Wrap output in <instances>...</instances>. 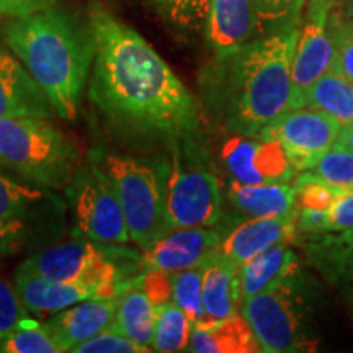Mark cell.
Segmentation results:
<instances>
[{
    "mask_svg": "<svg viewBox=\"0 0 353 353\" xmlns=\"http://www.w3.org/2000/svg\"><path fill=\"white\" fill-rule=\"evenodd\" d=\"M334 72L341 74L353 82V17H345L343 13L335 17L334 23Z\"/></svg>",
    "mask_w": 353,
    "mask_h": 353,
    "instance_id": "35",
    "label": "cell"
},
{
    "mask_svg": "<svg viewBox=\"0 0 353 353\" xmlns=\"http://www.w3.org/2000/svg\"><path fill=\"white\" fill-rule=\"evenodd\" d=\"M13 286L26 311L37 314L59 312L88 298H97V290L92 286L63 283L21 267L17 268Z\"/></svg>",
    "mask_w": 353,
    "mask_h": 353,
    "instance_id": "20",
    "label": "cell"
},
{
    "mask_svg": "<svg viewBox=\"0 0 353 353\" xmlns=\"http://www.w3.org/2000/svg\"><path fill=\"white\" fill-rule=\"evenodd\" d=\"M156 312L157 319L152 350L162 353L187 350L193 330L187 314L174 301L159 304Z\"/></svg>",
    "mask_w": 353,
    "mask_h": 353,
    "instance_id": "28",
    "label": "cell"
},
{
    "mask_svg": "<svg viewBox=\"0 0 353 353\" xmlns=\"http://www.w3.org/2000/svg\"><path fill=\"white\" fill-rule=\"evenodd\" d=\"M72 352L76 353H145L148 348L141 343L131 341L130 337L117 332L113 327H110L103 332L88 339L77 345Z\"/></svg>",
    "mask_w": 353,
    "mask_h": 353,
    "instance_id": "37",
    "label": "cell"
},
{
    "mask_svg": "<svg viewBox=\"0 0 353 353\" xmlns=\"http://www.w3.org/2000/svg\"><path fill=\"white\" fill-rule=\"evenodd\" d=\"M198 138L169 144V152L156 162L172 229L213 228L223 216L219 180L210 169Z\"/></svg>",
    "mask_w": 353,
    "mask_h": 353,
    "instance_id": "5",
    "label": "cell"
},
{
    "mask_svg": "<svg viewBox=\"0 0 353 353\" xmlns=\"http://www.w3.org/2000/svg\"><path fill=\"white\" fill-rule=\"evenodd\" d=\"M298 232L306 236L353 229V190H345L324 210L298 208Z\"/></svg>",
    "mask_w": 353,
    "mask_h": 353,
    "instance_id": "27",
    "label": "cell"
},
{
    "mask_svg": "<svg viewBox=\"0 0 353 353\" xmlns=\"http://www.w3.org/2000/svg\"><path fill=\"white\" fill-rule=\"evenodd\" d=\"M335 144L341 145L343 149H347V151L353 152V121L341 128V132H339L337 143Z\"/></svg>",
    "mask_w": 353,
    "mask_h": 353,
    "instance_id": "41",
    "label": "cell"
},
{
    "mask_svg": "<svg viewBox=\"0 0 353 353\" xmlns=\"http://www.w3.org/2000/svg\"><path fill=\"white\" fill-rule=\"evenodd\" d=\"M298 210L273 218H249L236 226L216 247V252L241 267L249 259L280 244L296 239Z\"/></svg>",
    "mask_w": 353,
    "mask_h": 353,
    "instance_id": "15",
    "label": "cell"
},
{
    "mask_svg": "<svg viewBox=\"0 0 353 353\" xmlns=\"http://www.w3.org/2000/svg\"><path fill=\"white\" fill-rule=\"evenodd\" d=\"M294 188H296L298 208H317L324 210L332 205V201L345 190L332 187L324 180L317 179L309 172H301L294 179Z\"/></svg>",
    "mask_w": 353,
    "mask_h": 353,
    "instance_id": "34",
    "label": "cell"
},
{
    "mask_svg": "<svg viewBox=\"0 0 353 353\" xmlns=\"http://www.w3.org/2000/svg\"><path fill=\"white\" fill-rule=\"evenodd\" d=\"M291 242H280L249 259L239 267L241 301L276 285L291 273L299 270L296 254L291 250Z\"/></svg>",
    "mask_w": 353,
    "mask_h": 353,
    "instance_id": "23",
    "label": "cell"
},
{
    "mask_svg": "<svg viewBox=\"0 0 353 353\" xmlns=\"http://www.w3.org/2000/svg\"><path fill=\"white\" fill-rule=\"evenodd\" d=\"M337 0H309L299 25L291 70L290 108L303 107V95L334 64V23Z\"/></svg>",
    "mask_w": 353,
    "mask_h": 353,
    "instance_id": "10",
    "label": "cell"
},
{
    "mask_svg": "<svg viewBox=\"0 0 353 353\" xmlns=\"http://www.w3.org/2000/svg\"><path fill=\"white\" fill-rule=\"evenodd\" d=\"M92 161L107 174L120 198L130 237L145 252L170 231L156 162L120 154L97 152Z\"/></svg>",
    "mask_w": 353,
    "mask_h": 353,
    "instance_id": "8",
    "label": "cell"
},
{
    "mask_svg": "<svg viewBox=\"0 0 353 353\" xmlns=\"http://www.w3.org/2000/svg\"><path fill=\"white\" fill-rule=\"evenodd\" d=\"M156 319V304L139 286L126 281L125 290L118 294V309L112 327L151 352Z\"/></svg>",
    "mask_w": 353,
    "mask_h": 353,
    "instance_id": "25",
    "label": "cell"
},
{
    "mask_svg": "<svg viewBox=\"0 0 353 353\" xmlns=\"http://www.w3.org/2000/svg\"><path fill=\"white\" fill-rule=\"evenodd\" d=\"M131 283L139 286L156 306L174 299V286H172L170 272L145 270L144 275L136 278Z\"/></svg>",
    "mask_w": 353,
    "mask_h": 353,
    "instance_id": "38",
    "label": "cell"
},
{
    "mask_svg": "<svg viewBox=\"0 0 353 353\" xmlns=\"http://www.w3.org/2000/svg\"><path fill=\"white\" fill-rule=\"evenodd\" d=\"M221 162L232 180L245 185L290 182L296 174L285 149L276 141L239 136L226 141Z\"/></svg>",
    "mask_w": 353,
    "mask_h": 353,
    "instance_id": "12",
    "label": "cell"
},
{
    "mask_svg": "<svg viewBox=\"0 0 353 353\" xmlns=\"http://www.w3.org/2000/svg\"><path fill=\"white\" fill-rule=\"evenodd\" d=\"M341 128L335 118L319 110L290 108L268 123L257 138L276 141L296 172H306L337 143Z\"/></svg>",
    "mask_w": 353,
    "mask_h": 353,
    "instance_id": "11",
    "label": "cell"
},
{
    "mask_svg": "<svg viewBox=\"0 0 353 353\" xmlns=\"http://www.w3.org/2000/svg\"><path fill=\"white\" fill-rule=\"evenodd\" d=\"M64 348L48 332L44 324L30 319L25 325L0 337V353H61Z\"/></svg>",
    "mask_w": 353,
    "mask_h": 353,
    "instance_id": "31",
    "label": "cell"
},
{
    "mask_svg": "<svg viewBox=\"0 0 353 353\" xmlns=\"http://www.w3.org/2000/svg\"><path fill=\"white\" fill-rule=\"evenodd\" d=\"M56 110L23 63L0 41V118H52Z\"/></svg>",
    "mask_w": 353,
    "mask_h": 353,
    "instance_id": "14",
    "label": "cell"
},
{
    "mask_svg": "<svg viewBox=\"0 0 353 353\" xmlns=\"http://www.w3.org/2000/svg\"><path fill=\"white\" fill-rule=\"evenodd\" d=\"M3 43L23 63L63 120H76L88 74L95 61L90 23L74 13L50 7L12 19Z\"/></svg>",
    "mask_w": 353,
    "mask_h": 353,
    "instance_id": "3",
    "label": "cell"
},
{
    "mask_svg": "<svg viewBox=\"0 0 353 353\" xmlns=\"http://www.w3.org/2000/svg\"><path fill=\"white\" fill-rule=\"evenodd\" d=\"M188 352L195 353H252L259 342L242 314H236L210 327H193Z\"/></svg>",
    "mask_w": 353,
    "mask_h": 353,
    "instance_id": "24",
    "label": "cell"
},
{
    "mask_svg": "<svg viewBox=\"0 0 353 353\" xmlns=\"http://www.w3.org/2000/svg\"><path fill=\"white\" fill-rule=\"evenodd\" d=\"M57 0H0V17L17 19L54 7Z\"/></svg>",
    "mask_w": 353,
    "mask_h": 353,
    "instance_id": "40",
    "label": "cell"
},
{
    "mask_svg": "<svg viewBox=\"0 0 353 353\" xmlns=\"http://www.w3.org/2000/svg\"><path fill=\"white\" fill-rule=\"evenodd\" d=\"M88 23L95 39L88 97L114 134L165 145L200 134L201 103L151 44L99 2Z\"/></svg>",
    "mask_w": 353,
    "mask_h": 353,
    "instance_id": "1",
    "label": "cell"
},
{
    "mask_svg": "<svg viewBox=\"0 0 353 353\" xmlns=\"http://www.w3.org/2000/svg\"><path fill=\"white\" fill-rule=\"evenodd\" d=\"M211 0H149L162 19L180 30H195L206 23Z\"/></svg>",
    "mask_w": 353,
    "mask_h": 353,
    "instance_id": "32",
    "label": "cell"
},
{
    "mask_svg": "<svg viewBox=\"0 0 353 353\" xmlns=\"http://www.w3.org/2000/svg\"><path fill=\"white\" fill-rule=\"evenodd\" d=\"M303 249L307 263L353 307V229L309 236Z\"/></svg>",
    "mask_w": 353,
    "mask_h": 353,
    "instance_id": "17",
    "label": "cell"
},
{
    "mask_svg": "<svg viewBox=\"0 0 353 353\" xmlns=\"http://www.w3.org/2000/svg\"><path fill=\"white\" fill-rule=\"evenodd\" d=\"M306 172L324 180L332 187L341 190H353V152L334 144L319 159V162L311 170Z\"/></svg>",
    "mask_w": 353,
    "mask_h": 353,
    "instance_id": "33",
    "label": "cell"
},
{
    "mask_svg": "<svg viewBox=\"0 0 353 353\" xmlns=\"http://www.w3.org/2000/svg\"><path fill=\"white\" fill-rule=\"evenodd\" d=\"M299 28L255 38L214 54L198 79L201 107L232 134L257 138L290 110L291 70Z\"/></svg>",
    "mask_w": 353,
    "mask_h": 353,
    "instance_id": "2",
    "label": "cell"
},
{
    "mask_svg": "<svg viewBox=\"0 0 353 353\" xmlns=\"http://www.w3.org/2000/svg\"><path fill=\"white\" fill-rule=\"evenodd\" d=\"M303 107L330 114L341 125L353 121V82L329 70L304 92Z\"/></svg>",
    "mask_w": 353,
    "mask_h": 353,
    "instance_id": "26",
    "label": "cell"
},
{
    "mask_svg": "<svg viewBox=\"0 0 353 353\" xmlns=\"http://www.w3.org/2000/svg\"><path fill=\"white\" fill-rule=\"evenodd\" d=\"M221 232L210 228H176L159 239L151 249L143 252L141 267L144 270L182 272L196 267L213 254L219 242Z\"/></svg>",
    "mask_w": 353,
    "mask_h": 353,
    "instance_id": "13",
    "label": "cell"
},
{
    "mask_svg": "<svg viewBox=\"0 0 353 353\" xmlns=\"http://www.w3.org/2000/svg\"><path fill=\"white\" fill-rule=\"evenodd\" d=\"M64 205L43 190L20 183L0 172V223L50 219L63 221Z\"/></svg>",
    "mask_w": 353,
    "mask_h": 353,
    "instance_id": "22",
    "label": "cell"
},
{
    "mask_svg": "<svg viewBox=\"0 0 353 353\" xmlns=\"http://www.w3.org/2000/svg\"><path fill=\"white\" fill-rule=\"evenodd\" d=\"M30 229L25 221L0 223V259L20 252L30 239Z\"/></svg>",
    "mask_w": 353,
    "mask_h": 353,
    "instance_id": "39",
    "label": "cell"
},
{
    "mask_svg": "<svg viewBox=\"0 0 353 353\" xmlns=\"http://www.w3.org/2000/svg\"><path fill=\"white\" fill-rule=\"evenodd\" d=\"M206 38L214 54H226L259 38L252 0H211Z\"/></svg>",
    "mask_w": 353,
    "mask_h": 353,
    "instance_id": "19",
    "label": "cell"
},
{
    "mask_svg": "<svg viewBox=\"0 0 353 353\" xmlns=\"http://www.w3.org/2000/svg\"><path fill=\"white\" fill-rule=\"evenodd\" d=\"M76 141L46 118H0V167L41 188L61 190L79 169Z\"/></svg>",
    "mask_w": 353,
    "mask_h": 353,
    "instance_id": "4",
    "label": "cell"
},
{
    "mask_svg": "<svg viewBox=\"0 0 353 353\" xmlns=\"http://www.w3.org/2000/svg\"><path fill=\"white\" fill-rule=\"evenodd\" d=\"M228 200L237 213L249 218H273L298 210L296 188L290 182L245 185L231 180Z\"/></svg>",
    "mask_w": 353,
    "mask_h": 353,
    "instance_id": "21",
    "label": "cell"
},
{
    "mask_svg": "<svg viewBox=\"0 0 353 353\" xmlns=\"http://www.w3.org/2000/svg\"><path fill=\"white\" fill-rule=\"evenodd\" d=\"M201 265V299L205 322L198 327H210L216 322L239 314V267L216 250Z\"/></svg>",
    "mask_w": 353,
    "mask_h": 353,
    "instance_id": "18",
    "label": "cell"
},
{
    "mask_svg": "<svg viewBox=\"0 0 353 353\" xmlns=\"http://www.w3.org/2000/svg\"><path fill=\"white\" fill-rule=\"evenodd\" d=\"M203 265L187 268V270L172 273V286H174V301L192 322L198 327L205 322V309L201 299Z\"/></svg>",
    "mask_w": 353,
    "mask_h": 353,
    "instance_id": "30",
    "label": "cell"
},
{
    "mask_svg": "<svg viewBox=\"0 0 353 353\" xmlns=\"http://www.w3.org/2000/svg\"><path fill=\"white\" fill-rule=\"evenodd\" d=\"M343 6V15L353 17V0H342Z\"/></svg>",
    "mask_w": 353,
    "mask_h": 353,
    "instance_id": "42",
    "label": "cell"
},
{
    "mask_svg": "<svg viewBox=\"0 0 353 353\" xmlns=\"http://www.w3.org/2000/svg\"><path fill=\"white\" fill-rule=\"evenodd\" d=\"M299 281L298 270L241 301V314L249 322L260 352L293 353L316 348L311 307Z\"/></svg>",
    "mask_w": 353,
    "mask_h": 353,
    "instance_id": "7",
    "label": "cell"
},
{
    "mask_svg": "<svg viewBox=\"0 0 353 353\" xmlns=\"http://www.w3.org/2000/svg\"><path fill=\"white\" fill-rule=\"evenodd\" d=\"M117 309L118 296L108 299L88 298L56 312L43 324L64 352H72L82 342L112 327Z\"/></svg>",
    "mask_w": 353,
    "mask_h": 353,
    "instance_id": "16",
    "label": "cell"
},
{
    "mask_svg": "<svg viewBox=\"0 0 353 353\" xmlns=\"http://www.w3.org/2000/svg\"><path fill=\"white\" fill-rule=\"evenodd\" d=\"M143 255L117 244L70 241L48 245L20 263L25 270L63 283L92 286L97 298L108 299L121 293L125 273L141 267Z\"/></svg>",
    "mask_w": 353,
    "mask_h": 353,
    "instance_id": "6",
    "label": "cell"
},
{
    "mask_svg": "<svg viewBox=\"0 0 353 353\" xmlns=\"http://www.w3.org/2000/svg\"><path fill=\"white\" fill-rule=\"evenodd\" d=\"M307 0H252L259 38L299 28Z\"/></svg>",
    "mask_w": 353,
    "mask_h": 353,
    "instance_id": "29",
    "label": "cell"
},
{
    "mask_svg": "<svg viewBox=\"0 0 353 353\" xmlns=\"http://www.w3.org/2000/svg\"><path fill=\"white\" fill-rule=\"evenodd\" d=\"M32 317L26 312V307L6 278L0 276V337H6L13 330L25 325Z\"/></svg>",
    "mask_w": 353,
    "mask_h": 353,
    "instance_id": "36",
    "label": "cell"
},
{
    "mask_svg": "<svg viewBox=\"0 0 353 353\" xmlns=\"http://www.w3.org/2000/svg\"><path fill=\"white\" fill-rule=\"evenodd\" d=\"M65 198L77 236L100 244L121 245L131 241L117 190L94 161L76 170L65 185Z\"/></svg>",
    "mask_w": 353,
    "mask_h": 353,
    "instance_id": "9",
    "label": "cell"
}]
</instances>
